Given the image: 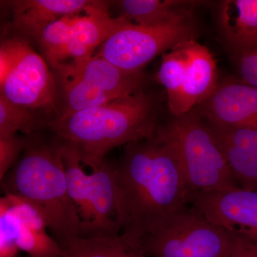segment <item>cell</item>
Listing matches in <instances>:
<instances>
[{
	"label": "cell",
	"mask_w": 257,
	"mask_h": 257,
	"mask_svg": "<svg viewBox=\"0 0 257 257\" xmlns=\"http://www.w3.org/2000/svg\"><path fill=\"white\" fill-rule=\"evenodd\" d=\"M16 257H20V256H16ZM26 257H30V256H26Z\"/></svg>",
	"instance_id": "obj_26"
},
{
	"label": "cell",
	"mask_w": 257,
	"mask_h": 257,
	"mask_svg": "<svg viewBox=\"0 0 257 257\" xmlns=\"http://www.w3.org/2000/svg\"><path fill=\"white\" fill-rule=\"evenodd\" d=\"M77 16L67 15L51 24L37 40L45 60L54 68L62 64V55Z\"/></svg>",
	"instance_id": "obj_21"
},
{
	"label": "cell",
	"mask_w": 257,
	"mask_h": 257,
	"mask_svg": "<svg viewBox=\"0 0 257 257\" xmlns=\"http://www.w3.org/2000/svg\"><path fill=\"white\" fill-rule=\"evenodd\" d=\"M199 108V112L210 124L257 128V87L242 81L219 84Z\"/></svg>",
	"instance_id": "obj_9"
},
{
	"label": "cell",
	"mask_w": 257,
	"mask_h": 257,
	"mask_svg": "<svg viewBox=\"0 0 257 257\" xmlns=\"http://www.w3.org/2000/svg\"><path fill=\"white\" fill-rule=\"evenodd\" d=\"M18 163L2 180L6 194L33 203L60 246L82 236V222L69 197L60 142L29 138Z\"/></svg>",
	"instance_id": "obj_3"
},
{
	"label": "cell",
	"mask_w": 257,
	"mask_h": 257,
	"mask_svg": "<svg viewBox=\"0 0 257 257\" xmlns=\"http://www.w3.org/2000/svg\"><path fill=\"white\" fill-rule=\"evenodd\" d=\"M116 167L119 224L143 241L177 211L187 207L191 192L175 154L154 137L128 144Z\"/></svg>",
	"instance_id": "obj_1"
},
{
	"label": "cell",
	"mask_w": 257,
	"mask_h": 257,
	"mask_svg": "<svg viewBox=\"0 0 257 257\" xmlns=\"http://www.w3.org/2000/svg\"><path fill=\"white\" fill-rule=\"evenodd\" d=\"M95 3L90 0H15L10 1L15 30L38 40L51 24L67 15H79Z\"/></svg>",
	"instance_id": "obj_13"
},
{
	"label": "cell",
	"mask_w": 257,
	"mask_h": 257,
	"mask_svg": "<svg viewBox=\"0 0 257 257\" xmlns=\"http://www.w3.org/2000/svg\"><path fill=\"white\" fill-rule=\"evenodd\" d=\"M187 64L183 85L175 110V117L201 105L219 87L216 60L207 47L195 40L187 42Z\"/></svg>",
	"instance_id": "obj_11"
},
{
	"label": "cell",
	"mask_w": 257,
	"mask_h": 257,
	"mask_svg": "<svg viewBox=\"0 0 257 257\" xmlns=\"http://www.w3.org/2000/svg\"><path fill=\"white\" fill-rule=\"evenodd\" d=\"M55 69L60 75L79 77L116 98L138 92L143 83V72H126L96 55L84 62L64 63Z\"/></svg>",
	"instance_id": "obj_14"
},
{
	"label": "cell",
	"mask_w": 257,
	"mask_h": 257,
	"mask_svg": "<svg viewBox=\"0 0 257 257\" xmlns=\"http://www.w3.org/2000/svg\"><path fill=\"white\" fill-rule=\"evenodd\" d=\"M229 241L228 257H257V234L224 229Z\"/></svg>",
	"instance_id": "obj_24"
},
{
	"label": "cell",
	"mask_w": 257,
	"mask_h": 257,
	"mask_svg": "<svg viewBox=\"0 0 257 257\" xmlns=\"http://www.w3.org/2000/svg\"><path fill=\"white\" fill-rule=\"evenodd\" d=\"M236 55L241 81L257 87V47Z\"/></svg>",
	"instance_id": "obj_25"
},
{
	"label": "cell",
	"mask_w": 257,
	"mask_h": 257,
	"mask_svg": "<svg viewBox=\"0 0 257 257\" xmlns=\"http://www.w3.org/2000/svg\"><path fill=\"white\" fill-rule=\"evenodd\" d=\"M146 256L228 257L224 229L195 208L181 209L143 239Z\"/></svg>",
	"instance_id": "obj_6"
},
{
	"label": "cell",
	"mask_w": 257,
	"mask_h": 257,
	"mask_svg": "<svg viewBox=\"0 0 257 257\" xmlns=\"http://www.w3.org/2000/svg\"><path fill=\"white\" fill-rule=\"evenodd\" d=\"M156 116L153 97L140 89L92 109L57 117L47 126L60 141L77 147L83 165L93 170L113 149L153 138Z\"/></svg>",
	"instance_id": "obj_2"
},
{
	"label": "cell",
	"mask_w": 257,
	"mask_h": 257,
	"mask_svg": "<svg viewBox=\"0 0 257 257\" xmlns=\"http://www.w3.org/2000/svg\"><path fill=\"white\" fill-rule=\"evenodd\" d=\"M40 126V121L32 109L0 94V138L13 136L19 131L30 135Z\"/></svg>",
	"instance_id": "obj_22"
},
{
	"label": "cell",
	"mask_w": 257,
	"mask_h": 257,
	"mask_svg": "<svg viewBox=\"0 0 257 257\" xmlns=\"http://www.w3.org/2000/svg\"><path fill=\"white\" fill-rule=\"evenodd\" d=\"M0 257H16L18 251L30 257H61L62 248L47 232L30 229L0 206Z\"/></svg>",
	"instance_id": "obj_15"
},
{
	"label": "cell",
	"mask_w": 257,
	"mask_h": 257,
	"mask_svg": "<svg viewBox=\"0 0 257 257\" xmlns=\"http://www.w3.org/2000/svg\"><path fill=\"white\" fill-rule=\"evenodd\" d=\"M130 23L132 22L121 15L111 18L107 2L95 1L83 16H77L61 64L69 58L77 62L91 58L96 47H100L115 32Z\"/></svg>",
	"instance_id": "obj_10"
},
{
	"label": "cell",
	"mask_w": 257,
	"mask_h": 257,
	"mask_svg": "<svg viewBox=\"0 0 257 257\" xmlns=\"http://www.w3.org/2000/svg\"><path fill=\"white\" fill-rule=\"evenodd\" d=\"M58 77L57 106L60 104L61 111L57 117L92 109L116 99L79 77L60 74Z\"/></svg>",
	"instance_id": "obj_19"
},
{
	"label": "cell",
	"mask_w": 257,
	"mask_h": 257,
	"mask_svg": "<svg viewBox=\"0 0 257 257\" xmlns=\"http://www.w3.org/2000/svg\"><path fill=\"white\" fill-rule=\"evenodd\" d=\"M154 137L175 154L191 194L238 187L212 130L197 109L157 128Z\"/></svg>",
	"instance_id": "obj_4"
},
{
	"label": "cell",
	"mask_w": 257,
	"mask_h": 257,
	"mask_svg": "<svg viewBox=\"0 0 257 257\" xmlns=\"http://www.w3.org/2000/svg\"><path fill=\"white\" fill-rule=\"evenodd\" d=\"M187 42H181L163 54L157 72V80L167 91L171 113L175 110L183 85L187 64Z\"/></svg>",
	"instance_id": "obj_20"
},
{
	"label": "cell",
	"mask_w": 257,
	"mask_h": 257,
	"mask_svg": "<svg viewBox=\"0 0 257 257\" xmlns=\"http://www.w3.org/2000/svg\"><path fill=\"white\" fill-rule=\"evenodd\" d=\"M29 143V138L18 135L0 138V179L1 181L9 172L20 157L25 151Z\"/></svg>",
	"instance_id": "obj_23"
},
{
	"label": "cell",
	"mask_w": 257,
	"mask_h": 257,
	"mask_svg": "<svg viewBox=\"0 0 257 257\" xmlns=\"http://www.w3.org/2000/svg\"><path fill=\"white\" fill-rule=\"evenodd\" d=\"M0 94L32 110L57 106V79L26 39L12 37L1 42Z\"/></svg>",
	"instance_id": "obj_5"
},
{
	"label": "cell",
	"mask_w": 257,
	"mask_h": 257,
	"mask_svg": "<svg viewBox=\"0 0 257 257\" xmlns=\"http://www.w3.org/2000/svg\"><path fill=\"white\" fill-rule=\"evenodd\" d=\"M223 35L236 53L257 47V0H226L221 3Z\"/></svg>",
	"instance_id": "obj_16"
},
{
	"label": "cell",
	"mask_w": 257,
	"mask_h": 257,
	"mask_svg": "<svg viewBox=\"0 0 257 257\" xmlns=\"http://www.w3.org/2000/svg\"><path fill=\"white\" fill-rule=\"evenodd\" d=\"M238 187L257 191V128L209 124Z\"/></svg>",
	"instance_id": "obj_12"
},
{
	"label": "cell",
	"mask_w": 257,
	"mask_h": 257,
	"mask_svg": "<svg viewBox=\"0 0 257 257\" xmlns=\"http://www.w3.org/2000/svg\"><path fill=\"white\" fill-rule=\"evenodd\" d=\"M189 202L208 220L222 229L257 234V191L236 187L193 193Z\"/></svg>",
	"instance_id": "obj_8"
},
{
	"label": "cell",
	"mask_w": 257,
	"mask_h": 257,
	"mask_svg": "<svg viewBox=\"0 0 257 257\" xmlns=\"http://www.w3.org/2000/svg\"><path fill=\"white\" fill-rule=\"evenodd\" d=\"M191 16V15H190ZM190 16L158 26L130 23L115 32L95 54L131 73H142L149 62L181 42L194 40Z\"/></svg>",
	"instance_id": "obj_7"
},
{
	"label": "cell",
	"mask_w": 257,
	"mask_h": 257,
	"mask_svg": "<svg viewBox=\"0 0 257 257\" xmlns=\"http://www.w3.org/2000/svg\"><path fill=\"white\" fill-rule=\"evenodd\" d=\"M198 2L180 0H121L116 2L121 16L140 26L165 25L190 16Z\"/></svg>",
	"instance_id": "obj_18"
},
{
	"label": "cell",
	"mask_w": 257,
	"mask_h": 257,
	"mask_svg": "<svg viewBox=\"0 0 257 257\" xmlns=\"http://www.w3.org/2000/svg\"><path fill=\"white\" fill-rule=\"evenodd\" d=\"M61 247V257H146L143 241L124 232L77 236Z\"/></svg>",
	"instance_id": "obj_17"
}]
</instances>
